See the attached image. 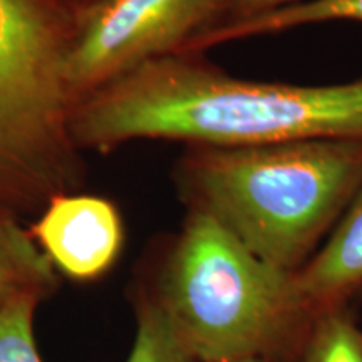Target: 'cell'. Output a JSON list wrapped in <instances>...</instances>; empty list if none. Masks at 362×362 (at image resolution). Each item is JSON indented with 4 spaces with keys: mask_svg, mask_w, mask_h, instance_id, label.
Returning a JSON list of instances; mask_svg holds the SVG:
<instances>
[{
    "mask_svg": "<svg viewBox=\"0 0 362 362\" xmlns=\"http://www.w3.org/2000/svg\"><path fill=\"white\" fill-rule=\"evenodd\" d=\"M71 133L81 151L138 139L250 146L362 138V76L337 84L267 83L230 74L203 54L149 61L79 99Z\"/></svg>",
    "mask_w": 362,
    "mask_h": 362,
    "instance_id": "6da1fadb",
    "label": "cell"
},
{
    "mask_svg": "<svg viewBox=\"0 0 362 362\" xmlns=\"http://www.w3.org/2000/svg\"><path fill=\"white\" fill-rule=\"evenodd\" d=\"M175 180L188 208L269 264L298 272L361 188L362 138L187 146Z\"/></svg>",
    "mask_w": 362,
    "mask_h": 362,
    "instance_id": "7a4b0ae2",
    "label": "cell"
},
{
    "mask_svg": "<svg viewBox=\"0 0 362 362\" xmlns=\"http://www.w3.org/2000/svg\"><path fill=\"white\" fill-rule=\"evenodd\" d=\"M146 297L193 362L267 361L315 314L296 272L269 264L218 220L188 208Z\"/></svg>",
    "mask_w": 362,
    "mask_h": 362,
    "instance_id": "3957f363",
    "label": "cell"
},
{
    "mask_svg": "<svg viewBox=\"0 0 362 362\" xmlns=\"http://www.w3.org/2000/svg\"><path fill=\"white\" fill-rule=\"evenodd\" d=\"M78 24L59 0H0V205L17 215L83 187L66 83Z\"/></svg>",
    "mask_w": 362,
    "mask_h": 362,
    "instance_id": "277c9868",
    "label": "cell"
},
{
    "mask_svg": "<svg viewBox=\"0 0 362 362\" xmlns=\"http://www.w3.org/2000/svg\"><path fill=\"white\" fill-rule=\"evenodd\" d=\"M230 7L232 0H104L81 12L66 62L72 106L149 61L188 52Z\"/></svg>",
    "mask_w": 362,
    "mask_h": 362,
    "instance_id": "5b68a950",
    "label": "cell"
},
{
    "mask_svg": "<svg viewBox=\"0 0 362 362\" xmlns=\"http://www.w3.org/2000/svg\"><path fill=\"white\" fill-rule=\"evenodd\" d=\"M29 232L57 274L74 282L101 279L124 243L123 218L115 203L81 192L52 198Z\"/></svg>",
    "mask_w": 362,
    "mask_h": 362,
    "instance_id": "8992f818",
    "label": "cell"
},
{
    "mask_svg": "<svg viewBox=\"0 0 362 362\" xmlns=\"http://www.w3.org/2000/svg\"><path fill=\"white\" fill-rule=\"evenodd\" d=\"M296 279L315 314L337 309L362 291V185L324 245L296 272Z\"/></svg>",
    "mask_w": 362,
    "mask_h": 362,
    "instance_id": "52a82bcc",
    "label": "cell"
},
{
    "mask_svg": "<svg viewBox=\"0 0 362 362\" xmlns=\"http://www.w3.org/2000/svg\"><path fill=\"white\" fill-rule=\"evenodd\" d=\"M57 288L59 274L21 215L0 205V309L24 297L45 300Z\"/></svg>",
    "mask_w": 362,
    "mask_h": 362,
    "instance_id": "ba28073f",
    "label": "cell"
},
{
    "mask_svg": "<svg viewBox=\"0 0 362 362\" xmlns=\"http://www.w3.org/2000/svg\"><path fill=\"white\" fill-rule=\"evenodd\" d=\"M327 22H362V0H310L253 19L230 22L198 39L187 54H203L206 49L235 40L284 34L298 27Z\"/></svg>",
    "mask_w": 362,
    "mask_h": 362,
    "instance_id": "9c48e42d",
    "label": "cell"
},
{
    "mask_svg": "<svg viewBox=\"0 0 362 362\" xmlns=\"http://www.w3.org/2000/svg\"><path fill=\"white\" fill-rule=\"evenodd\" d=\"M300 362H362V332L339 307L320 312Z\"/></svg>",
    "mask_w": 362,
    "mask_h": 362,
    "instance_id": "30bf717a",
    "label": "cell"
},
{
    "mask_svg": "<svg viewBox=\"0 0 362 362\" xmlns=\"http://www.w3.org/2000/svg\"><path fill=\"white\" fill-rule=\"evenodd\" d=\"M136 319L138 329L128 362H193L161 312L143 296L136 304Z\"/></svg>",
    "mask_w": 362,
    "mask_h": 362,
    "instance_id": "8fae6325",
    "label": "cell"
},
{
    "mask_svg": "<svg viewBox=\"0 0 362 362\" xmlns=\"http://www.w3.org/2000/svg\"><path fill=\"white\" fill-rule=\"evenodd\" d=\"M40 302L24 297L0 309V362H42L34 337V315Z\"/></svg>",
    "mask_w": 362,
    "mask_h": 362,
    "instance_id": "7c38bea8",
    "label": "cell"
},
{
    "mask_svg": "<svg viewBox=\"0 0 362 362\" xmlns=\"http://www.w3.org/2000/svg\"><path fill=\"white\" fill-rule=\"evenodd\" d=\"M304 2H310V0H232L230 16L223 24L253 19V17L265 16V13L280 11V8H287L292 6H298V4H304Z\"/></svg>",
    "mask_w": 362,
    "mask_h": 362,
    "instance_id": "4fadbf2b",
    "label": "cell"
},
{
    "mask_svg": "<svg viewBox=\"0 0 362 362\" xmlns=\"http://www.w3.org/2000/svg\"><path fill=\"white\" fill-rule=\"evenodd\" d=\"M59 2H62L64 6H67L72 11L76 12H86L89 11V8L99 6V4L104 2V0H59Z\"/></svg>",
    "mask_w": 362,
    "mask_h": 362,
    "instance_id": "5bb4252c",
    "label": "cell"
},
{
    "mask_svg": "<svg viewBox=\"0 0 362 362\" xmlns=\"http://www.w3.org/2000/svg\"><path fill=\"white\" fill-rule=\"evenodd\" d=\"M238 362H267V361H259V359H250V361H238Z\"/></svg>",
    "mask_w": 362,
    "mask_h": 362,
    "instance_id": "9a60e30c",
    "label": "cell"
}]
</instances>
